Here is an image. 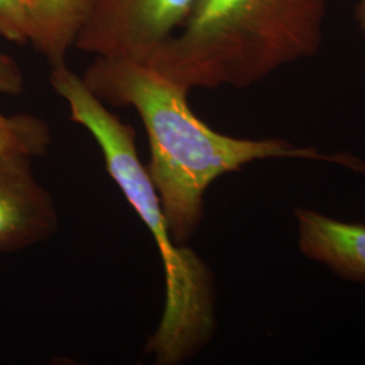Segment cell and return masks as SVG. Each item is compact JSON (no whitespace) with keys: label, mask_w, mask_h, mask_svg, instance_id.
Segmentation results:
<instances>
[{"label":"cell","mask_w":365,"mask_h":365,"mask_svg":"<svg viewBox=\"0 0 365 365\" xmlns=\"http://www.w3.org/2000/svg\"><path fill=\"white\" fill-rule=\"evenodd\" d=\"M105 105L133 107L150 145L146 167L160 196L175 242L187 245L205 212V192L226 173L267 158H315L352 170L364 164L348 155H324L279 138L248 140L225 135L196 117L182 86L130 58L95 57L81 76Z\"/></svg>","instance_id":"obj_1"},{"label":"cell","mask_w":365,"mask_h":365,"mask_svg":"<svg viewBox=\"0 0 365 365\" xmlns=\"http://www.w3.org/2000/svg\"><path fill=\"white\" fill-rule=\"evenodd\" d=\"M51 84L68 106L71 120L95 138L106 170L160 249L165 304L145 351L158 365L182 364L209 344L217 327L215 288L209 267L192 249L172 238L160 196L138 156L130 125L113 114L68 66L52 68Z\"/></svg>","instance_id":"obj_2"},{"label":"cell","mask_w":365,"mask_h":365,"mask_svg":"<svg viewBox=\"0 0 365 365\" xmlns=\"http://www.w3.org/2000/svg\"><path fill=\"white\" fill-rule=\"evenodd\" d=\"M330 0H197L146 66L187 91L247 88L317 54Z\"/></svg>","instance_id":"obj_3"},{"label":"cell","mask_w":365,"mask_h":365,"mask_svg":"<svg viewBox=\"0 0 365 365\" xmlns=\"http://www.w3.org/2000/svg\"><path fill=\"white\" fill-rule=\"evenodd\" d=\"M197 0H91L75 48L146 64L190 18Z\"/></svg>","instance_id":"obj_4"},{"label":"cell","mask_w":365,"mask_h":365,"mask_svg":"<svg viewBox=\"0 0 365 365\" xmlns=\"http://www.w3.org/2000/svg\"><path fill=\"white\" fill-rule=\"evenodd\" d=\"M58 223L51 192L33 173L31 157L0 153V253L46 241Z\"/></svg>","instance_id":"obj_5"},{"label":"cell","mask_w":365,"mask_h":365,"mask_svg":"<svg viewBox=\"0 0 365 365\" xmlns=\"http://www.w3.org/2000/svg\"><path fill=\"white\" fill-rule=\"evenodd\" d=\"M295 215L303 255L344 279L365 282V225L337 221L313 210L297 209Z\"/></svg>","instance_id":"obj_6"},{"label":"cell","mask_w":365,"mask_h":365,"mask_svg":"<svg viewBox=\"0 0 365 365\" xmlns=\"http://www.w3.org/2000/svg\"><path fill=\"white\" fill-rule=\"evenodd\" d=\"M91 0H31L29 43L52 68L66 66Z\"/></svg>","instance_id":"obj_7"},{"label":"cell","mask_w":365,"mask_h":365,"mask_svg":"<svg viewBox=\"0 0 365 365\" xmlns=\"http://www.w3.org/2000/svg\"><path fill=\"white\" fill-rule=\"evenodd\" d=\"M52 144L51 126L30 114L3 115L0 113V153L39 157Z\"/></svg>","instance_id":"obj_8"},{"label":"cell","mask_w":365,"mask_h":365,"mask_svg":"<svg viewBox=\"0 0 365 365\" xmlns=\"http://www.w3.org/2000/svg\"><path fill=\"white\" fill-rule=\"evenodd\" d=\"M0 36L24 45L30 41V13L26 0H0Z\"/></svg>","instance_id":"obj_9"},{"label":"cell","mask_w":365,"mask_h":365,"mask_svg":"<svg viewBox=\"0 0 365 365\" xmlns=\"http://www.w3.org/2000/svg\"><path fill=\"white\" fill-rule=\"evenodd\" d=\"M25 88V78L19 66L7 54L0 53V93L18 95Z\"/></svg>","instance_id":"obj_10"},{"label":"cell","mask_w":365,"mask_h":365,"mask_svg":"<svg viewBox=\"0 0 365 365\" xmlns=\"http://www.w3.org/2000/svg\"><path fill=\"white\" fill-rule=\"evenodd\" d=\"M356 19L365 41V0H356Z\"/></svg>","instance_id":"obj_11"},{"label":"cell","mask_w":365,"mask_h":365,"mask_svg":"<svg viewBox=\"0 0 365 365\" xmlns=\"http://www.w3.org/2000/svg\"><path fill=\"white\" fill-rule=\"evenodd\" d=\"M27 4H29V7H30V3H31V0H26Z\"/></svg>","instance_id":"obj_12"}]
</instances>
